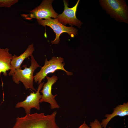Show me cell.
Instances as JSON below:
<instances>
[{
	"instance_id": "52a82bcc",
	"label": "cell",
	"mask_w": 128,
	"mask_h": 128,
	"mask_svg": "<svg viewBox=\"0 0 128 128\" xmlns=\"http://www.w3.org/2000/svg\"><path fill=\"white\" fill-rule=\"evenodd\" d=\"M79 1L80 0H78L73 7L69 8L68 7V1L63 0L64 9L61 14L57 16L56 18L58 21L64 25L69 24L80 28L82 23L77 18L76 16V12Z\"/></svg>"
},
{
	"instance_id": "2e32d148",
	"label": "cell",
	"mask_w": 128,
	"mask_h": 128,
	"mask_svg": "<svg viewBox=\"0 0 128 128\" xmlns=\"http://www.w3.org/2000/svg\"><path fill=\"white\" fill-rule=\"evenodd\" d=\"M108 128H112L110 127H109Z\"/></svg>"
},
{
	"instance_id": "30bf717a",
	"label": "cell",
	"mask_w": 128,
	"mask_h": 128,
	"mask_svg": "<svg viewBox=\"0 0 128 128\" xmlns=\"http://www.w3.org/2000/svg\"><path fill=\"white\" fill-rule=\"evenodd\" d=\"M34 51V45L32 43L29 45L25 51L19 56L15 55H13L10 62L11 69L9 75H12L15 69L20 68L21 65L24 60L32 55Z\"/></svg>"
},
{
	"instance_id": "7c38bea8",
	"label": "cell",
	"mask_w": 128,
	"mask_h": 128,
	"mask_svg": "<svg viewBox=\"0 0 128 128\" xmlns=\"http://www.w3.org/2000/svg\"><path fill=\"white\" fill-rule=\"evenodd\" d=\"M13 56L9 53V49L0 48V73L7 75V71L11 69L10 62Z\"/></svg>"
},
{
	"instance_id": "9c48e42d",
	"label": "cell",
	"mask_w": 128,
	"mask_h": 128,
	"mask_svg": "<svg viewBox=\"0 0 128 128\" xmlns=\"http://www.w3.org/2000/svg\"><path fill=\"white\" fill-rule=\"evenodd\" d=\"M44 82H41L38 86L37 91L35 93L31 92L23 101L18 102L15 105L16 108H23L26 114H30V110L32 108H35L37 110L40 109L39 101L41 98L42 95L40 91L42 88Z\"/></svg>"
},
{
	"instance_id": "8992f818",
	"label": "cell",
	"mask_w": 128,
	"mask_h": 128,
	"mask_svg": "<svg viewBox=\"0 0 128 128\" xmlns=\"http://www.w3.org/2000/svg\"><path fill=\"white\" fill-rule=\"evenodd\" d=\"M38 24L44 26L50 27L55 33L56 37L51 41L52 44H56L60 41L59 37L61 34L64 32L67 33L72 37L78 34V30L75 28L71 26L67 27L59 22L56 18H50L47 19L37 20Z\"/></svg>"
},
{
	"instance_id": "6da1fadb",
	"label": "cell",
	"mask_w": 128,
	"mask_h": 128,
	"mask_svg": "<svg viewBox=\"0 0 128 128\" xmlns=\"http://www.w3.org/2000/svg\"><path fill=\"white\" fill-rule=\"evenodd\" d=\"M56 111L45 115L44 113L27 114L18 117L12 128H59L55 121Z\"/></svg>"
},
{
	"instance_id": "3957f363",
	"label": "cell",
	"mask_w": 128,
	"mask_h": 128,
	"mask_svg": "<svg viewBox=\"0 0 128 128\" xmlns=\"http://www.w3.org/2000/svg\"><path fill=\"white\" fill-rule=\"evenodd\" d=\"M100 3L106 12L116 20L128 23V7L124 0H102Z\"/></svg>"
},
{
	"instance_id": "8fae6325",
	"label": "cell",
	"mask_w": 128,
	"mask_h": 128,
	"mask_svg": "<svg viewBox=\"0 0 128 128\" xmlns=\"http://www.w3.org/2000/svg\"><path fill=\"white\" fill-rule=\"evenodd\" d=\"M128 115V102L124 103L114 108L113 112L110 114H107L105 116L106 118L102 120L101 124L103 128H106L110 120L116 116L124 117Z\"/></svg>"
},
{
	"instance_id": "9a60e30c",
	"label": "cell",
	"mask_w": 128,
	"mask_h": 128,
	"mask_svg": "<svg viewBox=\"0 0 128 128\" xmlns=\"http://www.w3.org/2000/svg\"><path fill=\"white\" fill-rule=\"evenodd\" d=\"M78 128H90L86 123L85 121Z\"/></svg>"
},
{
	"instance_id": "5bb4252c",
	"label": "cell",
	"mask_w": 128,
	"mask_h": 128,
	"mask_svg": "<svg viewBox=\"0 0 128 128\" xmlns=\"http://www.w3.org/2000/svg\"><path fill=\"white\" fill-rule=\"evenodd\" d=\"M89 126L90 128H103L102 127L101 123L97 119L91 122Z\"/></svg>"
},
{
	"instance_id": "5b68a950",
	"label": "cell",
	"mask_w": 128,
	"mask_h": 128,
	"mask_svg": "<svg viewBox=\"0 0 128 128\" xmlns=\"http://www.w3.org/2000/svg\"><path fill=\"white\" fill-rule=\"evenodd\" d=\"M53 1L43 0L39 6L30 11L29 14H23L22 16L28 20L33 18L40 20L51 18H56L58 14L54 10L52 6V3Z\"/></svg>"
},
{
	"instance_id": "ba28073f",
	"label": "cell",
	"mask_w": 128,
	"mask_h": 128,
	"mask_svg": "<svg viewBox=\"0 0 128 128\" xmlns=\"http://www.w3.org/2000/svg\"><path fill=\"white\" fill-rule=\"evenodd\" d=\"M46 78L47 80V82L44 84L42 89L40 91L42 95L39 102H45L49 103L51 109L59 108V106L55 99L57 95H53L51 92L52 86L58 80V77L54 75L51 77L47 76Z\"/></svg>"
},
{
	"instance_id": "4fadbf2b",
	"label": "cell",
	"mask_w": 128,
	"mask_h": 128,
	"mask_svg": "<svg viewBox=\"0 0 128 128\" xmlns=\"http://www.w3.org/2000/svg\"><path fill=\"white\" fill-rule=\"evenodd\" d=\"M18 2V0H0V7L10 8Z\"/></svg>"
},
{
	"instance_id": "277c9868",
	"label": "cell",
	"mask_w": 128,
	"mask_h": 128,
	"mask_svg": "<svg viewBox=\"0 0 128 128\" xmlns=\"http://www.w3.org/2000/svg\"><path fill=\"white\" fill-rule=\"evenodd\" d=\"M64 59L61 57L53 56L48 61L46 58L45 61L44 65L41 67L40 70L34 76V82L39 84L47 75L53 73L57 70H61L65 72L68 76H71L73 73L66 71L64 68L65 65Z\"/></svg>"
},
{
	"instance_id": "7a4b0ae2",
	"label": "cell",
	"mask_w": 128,
	"mask_h": 128,
	"mask_svg": "<svg viewBox=\"0 0 128 128\" xmlns=\"http://www.w3.org/2000/svg\"><path fill=\"white\" fill-rule=\"evenodd\" d=\"M31 65L27 67L26 65L23 66L24 69H21V67L15 69L12 75L13 81L16 84H19V81L22 82L26 89H30L36 91L33 86V74L35 70L40 67L32 55L30 56Z\"/></svg>"
}]
</instances>
